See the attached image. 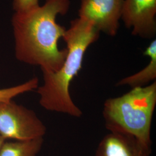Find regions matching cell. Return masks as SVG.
<instances>
[{
	"label": "cell",
	"mask_w": 156,
	"mask_h": 156,
	"mask_svg": "<svg viewBox=\"0 0 156 156\" xmlns=\"http://www.w3.org/2000/svg\"><path fill=\"white\" fill-rule=\"evenodd\" d=\"M100 34L89 21L78 17L71 22L62 37L67 54L62 67L56 72L42 71L44 83L37 89L42 108L73 117L82 116V111L71 98L70 85L82 68L87 49L98 40Z\"/></svg>",
	"instance_id": "2"
},
{
	"label": "cell",
	"mask_w": 156,
	"mask_h": 156,
	"mask_svg": "<svg viewBox=\"0 0 156 156\" xmlns=\"http://www.w3.org/2000/svg\"><path fill=\"white\" fill-rule=\"evenodd\" d=\"M124 0H80L79 17L92 23L96 28L114 37L120 27Z\"/></svg>",
	"instance_id": "5"
},
{
	"label": "cell",
	"mask_w": 156,
	"mask_h": 156,
	"mask_svg": "<svg viewBox=\"0 0 156 156\" xmlns=\"http://www.w3.org/2000/svg\"><path fill=\"white\" fill-rule=\"evenodd\" d=\"M156 0H124L121 19L131 33L144 39L156 35Z\"/></svg>",
	"instance_id": "6"
},
{
	"label": "cell",
	"mask_w": 156,
	"mask_h": 156,
	"mask_svg": "<svg viewBox=\"0 0 156 156\" xmlns=\"http://www.w3.org/2000/svg\"><path fill=\"white\" fill-rule=\"evenodd\" d=\"M46 127L35 112L12 100L0 102V135L17 141L44 138Z\"/></svg>",
	"instance_id": "4"
},
{
	"label": "cell",
	"mask_w": 156,
	"mask_h": 156,
	"mask_svg": "<svg viewBox=\"0 0 156 156\" xmlns=\"http://www.w3.org/2000/svg\"><path fill=\"white\" fill-rule=\"evenodd\" d=\"M150 58V62L139 72L123 78L116 83V86H127L131 89L144 87L151 82L156 81V40L154 39L144 52Z\"/></svg>",
	"instance_id": "8"
},
{
	"label": "cell",
	"mask_w": 156,
	"mask_h": 156,
	"mask_svg": "<svg viewBox=\"0 0 156 156\" xmlns=\"http://www.w3.org/2000/svg\"><path fill=\"white\" fill-rule=\"evenodd\" d=\"M156 106V81L133 88L105 101L102 116L105 127L110 133L129 135L151 146V127Z\"/></svg>",
	"instance_id": "3"
},
{
	"label": "cell",
	"mask_w": 156,
	"mask_h": 156,
	"mask_svg": "<svg viewBox=\"0 0 156 156\" xmlns=\"http://www.w3.org/2000/svg\"><path fill=\"white\" fill-rule=\"evenodd\" d=\"M151 146L133 136L110 133L99 142L95 156H151Z\"/></svg>",
	"instance_id": "7"
},
{
	"label": "cell",
	"mask_w": 156,
	"mask_h": 156,
	"mask_svg": "<svg viewBox=\"0 0 156 156\" xmlns=\"http://www.w3.org/2000/svg\"><path fill=\"white\" fill-rule=\"evenodd\" d=\"M6 140L0 135V148L2 146V144L4 143V142Z\"/></svg>",
	"instance_id": "12"
},
{
	"label": "cell",
	"mask_w": 156,
	"mask_h": 156,
	"mask_svg": "<svg viewBox=\"0 0 156 156\" xmlns=\"http://www.w3.org/2000/svg\"><path fill=\"white\" fill-rule=\"evenodd\" d=\"M70 5V0H46L43 5L15 12L12 24L19 61L39 66L41 71L47 72L61 68L67 50L60 49L58 42L67 28L56 19L58 15L67 14Z\"/></svg>",
	"instance_id": "1"
},
{
	"label": "cell",
	"mask_w": 156,
	"mask_h": 156,
	"mask_svg": "<svg viewBox=\"0 0 156 156\" xmlns=\"http://www.w3.org/2000/svg\"><path fill=\"white\" fill-rule=\"evenodd\" d=\"M44 144V138L30 140L4 142L0 156H37Z\"/></svg>",
	"instance_id": "9"
},
{
	"label": "cell",
	"mask_w": 156,
	"mask_h": 156,
	"mask_svg": "<svg viewBox=\"0 0 156 156\" xmlns=\"http://www.w3.org/2000/svg\"><path fill=\"white\" fill-rule=\"evenodd\" d=\"M39 5V0H13V9L15 12L24 11Z\"/></svg>",
	"instance_id": "11"
},
{
	"label": "cell",
	"mask_w": 156,
	"mask_h": 156,
	"mask_svg": "<svg viewBox=\"0 0 156 156\" xmlns=\"http://www.w3.org/2000/svg\"><path fill=\"white\" fill-rule=\"evenodd\" d=\"M39 86V79L31 78L27 82L15 86L0 89V102L12 100L17 95L37 89Z\"/></svg>",
	"instance_id": "10"
}]
</instances>
